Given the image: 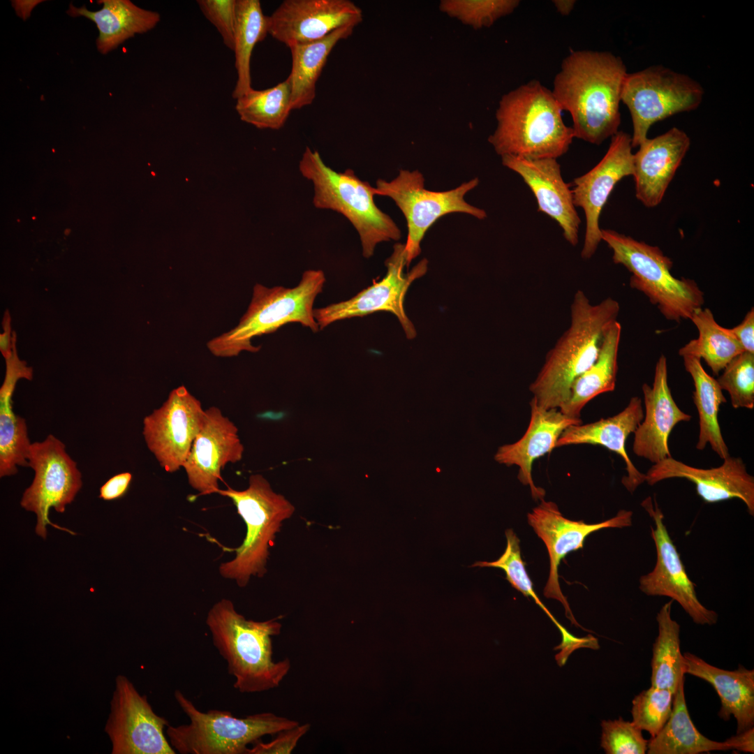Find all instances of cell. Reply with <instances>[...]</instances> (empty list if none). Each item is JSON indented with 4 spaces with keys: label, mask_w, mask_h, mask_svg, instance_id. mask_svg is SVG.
<instances>
[{
    "label": "cell",
    "mask_w": 754,
    "mask_h": 754,
    "mask_svg": "<svg viewBox=\"0 0 754 754\" xmlns=\"http://www.w3.org/2000/svg\"><path fill=\"white\" fill-rule=\"evenodd\" d=\"M627 73L623 60L611 52L575 51L563 59L552 91L570 114L575 138L600 145L618 132Z\"/></svg>",
    "instance_id": "6da1fadb"
},
{
    "label": "cell",
    "mask_w": 754,
    "mask_h": 754,
    "mask_svg": "<svg viewBox=\"0 0 754 754\" xmlns=\"http://www.w3.org/2000/svg\"><path fill=\"white\" fill-rule=\"evenodd\" d=\"M619 310V302L612 297L592 304L582 290L576 292L570 306V325L547 353L529 386L540 407L559 409L565 404L574 381L597 359L604 337L617 320Z\"/></svg>",
    "instance_id": "7a4b0ae2"
},
{
    "label": "cell",
    "mask_w": 754,
    "mask_h": 754,
    "mask_svg": "<svg viewBox=\"0 0 754 754\" xmlns=\"http://www.w3.org/2000/svg\"><path fill=\"white\" fill-rule=\"evenodd\" d=\"M205 623L214 646L235 679L233 687L239 693L275 688L288 674L291 663L288 658L273 660L272 637L280 634L282 627L278 618L246 619L230 600L223 598L210 608Z\"/></svg>",
    "instance_id": "3957f363"
},
{
    "label": "cell",
    "mask_w": 754,
    "mask_h": 754,
    "mask_svg": "<svg viewBox=\"0 0 754 754\" xmlns=\"http://www.w3.org/2000/svg\"><path fill=\"white\" fill-rule=\"evenodd\" d=\"M561 112L552 91L531 80L502 96L497 127L488 140L501 156L556 158L567 152L575 138Z\"/></svg>",
    "instance_id": "277c9868"
},
{
    "label": "cell",
    "mask_w": 754,
    "mask_h": 754,
    "mask_svg": "<svg viewBox=\"0 0 754 754\" xmlns=\"http://www.w3.org/2000/svg\"><path fill=\"white\" fill-rule=\"evenodd\" d=\"M325 282L322 270L309 269L294 288H267L256 283L249 306L237 325L209 340V350L221 357H235L243 351L258 352L260 347L251 343L254 337L274 332L290 323H299L318 332L313 306Z\"/></svg>",
    "instance_id": "5b68a950"
},
{
    "label": "cell",
    "mask_w": 754,
    "mask_h": 754,
    "mask_svg": "<svg viewBox=\"0 0 754 754\" xmlns=\"http://www.w3.org/2000/svg\"><path fill=\"white\" fill-rule=\"evenodd\" d=\"M302 175L313 186V204L318 209L337 212L359 234L362 255L369 258L383 242L397 241L401 231L392 218L376 205V189L351 169L338 172L327 166L318 151L306 147L299 163Z\"/></svg>",
    "instance_id": "8992f818"
},
{
    "label": "cell",
    "mask_w": 754,
    "mask_h": 754,
    "mask_svg": "<svg viewBox=\"0 0 754 754\" xmlns=\"http://www.w3.org/2000/svg\"><path fill=\"white\" fill-rule=\"evenodd\" d=\"M175 699L189 719L188 724L168 725L166 736L180 754H247L249 744L265 735L293 728L299 722L272 712L238 718L229 711H202L181 690Z\"/></svg>",
    "instance_id": "52a82bcc"
},
{
    "label": "cell",
    "mask_w": 754,
    "mask_h": 754,
    "mask_svg": "<svg viewBox=\"0 0 754 754\" xmlns=\"http://www.w3.org/2000/svg\"><path fill=\"white\" fill-rule=\"evenodd\" d=\"M217 493L230 498L243 519L246 533L242 544L237 548L235 557L220 565L219 572L234 579L240 587L246 586L252 576L263 577L276 534L282 523L295 512L293 505L283 495L275 492L262 475L249 477L244 490L230 487Z\"/></svg>",
    "instance_id": "ba28073f"
},
{
    "label": "cell",
    "mask_w": 754,
    "mask_h": 754,
    "mask_svg": "<svg viewBox=\"0 0 754 754\" xmlns=\"http://www.w3.org/2000/svg\"><path fill=\"white\" fill-rule=\"evenodd\" d=\"M601 237L613 251L614 263L632 274L630 287L643 293L667 320L679 323L690 319L702 307L704 293L696 282L673 276L672 261L658 246L613 230L601 229Z\"/></svg>",
    "instance_id": "9c48e42d"
},
{
    "label": "cell",
    "mask_w": 754,
    "mask_h": 754,
    "mask_svg": "<svg viewBox=\"0 0 754 754\" xmlns=\"http://www.w3.org/2000/svg\"><path fill=\"white\" fill-rule=\"evenodd\" d=\"M703 95L704 89L696 80L661 65L627 73L621 101L632 119V147L647 138L654 123L697 108Z\"/></svg>",
    "instance_id": "30bf717a"
},
{
    "label": "cell",
    "mask_w": 754,
    "mask_h": 754,
    "mask_svg": "<svg viewBox=\"0 0 754 754\" xmlns=\"http://www.w3.org/2000/svg\"><path fill=\"white\" fill-rule=\"evenodd\" d=\"M479 183L475 177L446 191L425 188L423 175L417 170H401L390 182L379 179L376 195L392 199L404 215L408 228L405 244L407 267L421 252L420 243L428 229L441 217L454 212L466 213L478 219L487 217L485 210L472 206L465 195Z\"/></svg>",
    "instance_id": "8fae6325"
},
{
    "label": "cell",
    "mask_w": 754,
    "mask_h": 754,
    "mask_svg": "<svg viewBox=\"0 0 754 754\" xmlns=\"http://www.w3.org/2000/svg\"><path fill=\"white\" fill-rule=\"evenodd\" d=\"M28 461L35 476L20 504L36 515V534L45 538L47 525L69 532L50 522L49 511L54 508L64 512L80 489L82 475L76 462L66 452L65 445L51 434L43 441L31 444Z\"/></svg>",
    "instance_id": "7c38bea8"
},
{
    "label": "cell",
    "mask_w": 754,
    "mask_h": 754,
    "mask_svg": "<svg viewBox=\"0 0 754 754\" xmlns=\"http://www.w3.org/2000/svg\"><path fill=\"white\" fill-rule=\"evenodd\" d=\"M385 265L387 272L380 281L374 280L371 286L350 300L315 309L313 315L319 330L337 320L387 311L397 316L407 339H414L416 330L406 314L404 298L411 283L426 274L428 261L426 258L421 260L405 273L404 268L407 267L405 244L397 243Z\"/></svg>",
    "instance_id": "4fadbf2b"
},
{
    "label": "cell",
    "mask_w": 754,
    "mask_h": 754,
    "mask_svg": "<svg viewBox=\"0 0 754 754\" xmlns=\"http://www.w3.org/2000/svg\"><path fill=\"white\" fill-rule=\"evenodd\" d=\"M168 720L153 710L125 676L118 675L105 732L112 754H175L165 736Z\"/></svg>",
    "instance_id": "5bb4252c"
},
{
    "label": "cell",
    "mask_w": 754,
    "mask_h": 754,
    "mask_svg": "<svg viewBox=\"0 0 754 754\" xmlns=\"http://www.w3.org/2000/svg\"><path fill=\"white\" fill-rule=\"evenodd\" d=\"M205 417L200 401L181 385L144 418L147 446L165 471L173 473L184 466Z\"/></svg>",
    "instance_id": "9a60e30c"
},
{
    "label": "cell",
    "mask_w": 754,
    "mask_h": 754,
    "mask_svg": "<svg viewBox=\"0 0 754 754\" xmlns=\"http://www.w3.org/2000/svg\"><path fill=\"white\" fill-rule=\"evenodd\" d=\"M641 505L655 524V528L651 527V535L656 547V561L652 571L640 577V591L647 596H667L677 601L697 624L716 623L718 614L704 607L697 596L695 584L690 579L669 535L656 498L653 502L651 496L647 497Z\"/></svg>",
    "instance_id": "2e32d148"
},
{
    "label": "cell",
    "mask_w": 754,
    "mask_h": 754,
    "mask_svg": "<svg viewBox=\"0 0 754 754\" xmlns=\"http://www.w3.org/2000/svg\"><path fill=\"white\" fill-rule=\"evenodd\" d=\"M632 516V511L621 510L609 519L596 524H586L583 520L572 521L564 517L555 503L546 501L544 498L528 514V524L545 542L549 556V574L544 595L546 598L556 599L562 603L566 616L572 624L582 628L575 620L560 588L558 567L561 560L568 553L583 548L586 538L593 532L603 528L630 526Z\"/></svg>",
    "instance_id": "e0dca14e"
},
{
    "label": "cell",
    "mask_w": 754,
    "mask_h": 754,
    "mask_svg": "<svg viewBox=\"0 0 754 754\" xmlns=\"http://www.w3.org/2000/svg\"><path fill=\"white\" fill-rule=\"evenodd\" d=\"M631 136L618 131L611 138L608 150L600 161L584 175L575 178L572 189L575 207L583 209L586 230L581 256L589 259L602 241L599 219L615 185L633 175Z\"/></svg>",
    "instance_id": "ac0fdd59"
},
{
    "label": "cell",
    "mask_w": 754,
    "mask_h": 754,
    "mask_svg": "<svg viewBox=\"0 0 754 754\" xmlns=\"http://www.w3.org/2000/svg\"><path fill=\"white\" fill-rule=\"evenodd\" d=\"M269 34L288 47L356 27L362 11L348 0H286L268 16Z\"/></svg>",
    "instance_id": "d6986e66"
},
{
    "label": "cell",
    "mask_w": 754,
    "mask_h": 754,
    "mask_svg": "<svg viewBox=\"0 0 754 754\" xmlns=\"http://www.w3.org/2000/svg\"><path fill=\"white\" fill-rule=\"evenodd\" d=\"M205 421L183 466L188 482L200 495L217 493L221 471L244 453L238 429L217 407L205 410Z\"/></svg>",
    "instance_id": "ffe728a7"
},
{
    "label": "cell",
    "mask_w": 754,
    "mask_h": 754,
    "mask_svg": "<svg viewBox=\"0 0 754 754\" xmlns=\"http://www.w3.org/2000/svg\"><path fill=\"white\" fill-rule=\"evenodd\" d=\"M684 478L695 485L698 496L707 503L737 498L754 515V478L740 457L728 456L716 468H699L672 457L654 464L645 474V481L653 485L670 478Z\"/></svg>",
    "instance_id": "44dd1931"
},
{
    "label": "cell",
    "mask_w": 754,
    "mask_h": 754,
    "mask_svg": "<svg viewBox=\"0 0 754 754\" xmlns=\"http://www.w3.org/2000/svg\"><path fill=\"white\" fill-rule=\"evenodd\" d=\"M504 166L518 173L534 194L538 211L555 220L564 238L572 246L578 244L580 219L573 202L572 190L562 177L556 158H527L513 155L501 156Z\"/></svg>",
    "instance_id": "7402d4cb"
},
{
    "label": "cell",
    "mask_w": 754,
    "mask_h": 754,
    "mask_svg": "<svg viewBox=\"0 0 754 754\" xmlns=\"http://www.w3.org/2000/svg\"><path fill=\"white\" fill-rule=\"evenodd\" d=\"M642 392L645 413L634 432L633 450L654 464L671 457V431L679 422H688L692 417L679 408L672 396L664 355L656 362L652 385L644 383Z\"/></svg>",
    "instance_id": "603a6c76"
},
{
    "label": "cell",
    "mask_w": 754,
    "mask_h": 754,
    "mask_svg": "<svg viewBox=\"0 0 754 754\" xmlns=\"http://www.w3.org/2000/svg\"><path fill=\"white\" fill-rule=\"evenodd\" d=\"M690 140L673 127L653 138H646L633 154V177L637 198L648 207L657 206L689 149Z\"/></svg>",
    "instance_id": "cb8c5ba5"
},
{
    "label": "cell",
    "mask_w": 754,
    "mask_h": 754,
    "mask_svg": "<svg viewBox=\"0 0 754 754\" xmlns=\"http://www.w3.org/2000/svg\"><path fill=\"white\" fill-rule=\"evenodd\" d=\"M530 407V422L525 434L517 442L500 447L494 458L500 464L517 465L519 480L530 487L533 499L542 500L545 491L533 483V463L556 448L557 441L566 429L582 424V420L569 417L556 408H541L533 398Z\"/></svg>",
    "instance_id": "d4e9b609"
},
{
    "label": "cell",
    "mask_w": 754,
    "mask_h": 754,
    "mask_svg": "<svg viewBox=\"0 0 754 754\" xmlns=\"http://www.w3.org/2000/svg\"><path fill=\"white\" fill-rule=\"evenodd\" d=\"M644 417L642 399L633 397L627 406L618 414L586 424L571 425L559 438L556 447L592 444L605 447L618 454L624 461L627 475L622 478L625 487L633 493L644 482L645 474L633 464L626 450V441L634 433Z\"/></svg>",
    "instance_id": "484cf974"
},
{
    "label": "cell",
    "mask_w": 754,
    "mask_h": 754,
    "mask_svg": "<svg viewBox=\"0 0 754 754\" xmlns=\"http://www.w3.org/2000/svg\"><path fill=\"white\" fill-rule=\"evenodd\" d=\"M683 671L709 683L718 693L721 703L718 712L725 720L733 716L737 733L754 725V670L739 665L735 670H726L704 661L689 652L682 653Z\"/></svg>",
    "instance_id": "4316f807"
},
{
    "label": "cell",
    "mask_w": 754,
    "mask_h": 754,
    "mask_svg": "<svg viewBox=\"0 0 754 754\" xmlns=\"http://www.w3.org/2000/svg\"><path fill=\"white\" fill-rule=\"evenodd\" d=\"M6 370L0 389V477L17 473V466H29V441L26 421L13 409L12 396L20 378L32 379V369L17 357L15 341L6 358Z\"/></svg>",
    "instance_id": "83f0119b"
},
{
    "label": "cell",
    "mask_w": 754,
    "mask_h": 754,
    "mask_svg": "<svg viewBox=\"0 0 754 754\" xmlns=\"http://www.w3.org/2000/svg\"><path fill=\"white\" fill-rule=\"evenodd\" d=\"M103 7L90 11L85 6L70 4L67 11L71 16H84L93 21L99 31L96 40L98 50L106 54L135 34L145 33L156 27L161 17L157 12L137 6L128 0L98 1Z\"/></svg>",
    "instance_id": "f1b7e54d"
},
{
    "label": "cell",
    "mask_w": 754,
    "mask_h": 754,
    "mask_svg": "<svg viewBox=\"0 0 754 754\" xmlns=\"http://www.w3.org/2000/svg\"><path fill=\"white\" fill-rule=\"evenodd\" d=\"M734 750L729 739L713 741L701 734L689 715L684 694V677L679 681L674 695L670 717L653 737L648 741L649 754H697L713 751Z\"/></svg>",
    "instance_id": "f546056e"
},
{
    "label": "cell",
    "mask_w": 754,
    "mask_h": 754,
    "mask_svg": "<svg viewBox=\"0 0 754 754\" xmlns=\"http://www.w3.org/2000/svg\"><path fill=\"white\" fill-rule=\"evenodd\" d=\"M621 325L616 320L606 332L596 361L573 383L570 396L559 408L563 414L579 418L584 406L598 395L615 389Z\"/></svg>",
    "instance_id": "4dcf8cb0"
},
{
    "label": "cell",
    "mask_w": 754,
    "mask_h": 754,
    "mask_svg": "<svg viewBox=\"0 0 754 754\" xmlns=\"http://www.w3.org/2000/svg\"><path fill=\"white\" fill-rule=\"evenodd\" d=\"M354 28L343 27L320 39L289 47L292 54V70L288 77L291 82L293 110L313 103L316 82L331 51L339 40L350 36Z\"/></svg>",
    "instance_id": "1f68e13d"
},
{
    "label": "cell",
    "mask_w": 754,
    "mask_h": 754,
    "mask_svg": "<svg viewBox=\"0 0 754 754\" xmlns=\"http://www.w3.org/2000/svg\"><path fill=\"white\" fill-rule=\"evenodd\" d=\"M682 357L685 369L691 376L695 387L693 401L698 412L700 427L696 448L702 450L709 444L720 458L724 459L730 454L718 422L720 406L727 401L723 390L717 380L706 372L700 359L690 355Z\"/></svg>",
    "instance_id": "d6a6232c"
},
{
    "label": "cell",
    "mask_w": 754,
    "mask_h": 754,
    "mask_svg": "<svg viewBox=\"0 0 754 754\" xmlns=\"http://www.w3.org/2000/svg\"><path fill=\"white\" fill-rule=\"evenodd\" d=\"M269 34L268 16L258 0H237L235 32V66L237 79L232 98L237 99L251 87V58L256 45Z\"/></svg>",
    "instance_id": "836d02e7"
},
{
    "label": "cell",
    "mask_w": 754,
    "mask_h": 754,
    "mask_svg": "<svg viewBox=\"0 0 754 754\" xmlns=\"http://www.w3.org/2000/svg\"><path fill=\"white\" fill-rule=\"evenodd\" d=\"M690 320L697 328L699 337L679 350L681 357L702 358L714 374L718 375L734 357L744 351L730 330L717 323L709 309L697 308Z\"/></svg>",
    "instance_id": "e575fe53"
},
{
    "label": "cell",
    "mask_w": 754,
    "mask_h": 754,
    "mask_svg": "<svg viewBox=\"0 0 754 754\" xmlns=\"http://www.w3.org/2000/svg\"><path fill=\"white\" fill-rule=\"evenodd\" d=\"M672 602L665 603L656 615L658 634L653 644L651 683L653 687L675 693L685 674L680 649V626L671 617Z\"/></svg>",
    "instance_id": "d590c367"
},
{
    "label": "cell",
    "mask_w": 754,
    "mask_h": 754,
    "mask_svg": "<svg viewBox=\"0 0 754 754\" xmlns=\"http://www.w3.org/2000/svg\"><path fill=\"white\" fill-rule=\"evenodd\" d=\"M236 101L235 110L242 121L261 129H279L293 110L290 80L288 77L264 90L252 88Z\"/></svg>",
    "instance_id": "8d00e7d4"
},
{
    "label": "cell",
    "mask_w": 754,
    "mask_h": 754,
    "mask_svg": "<svg viewBox=\"0 0 754 754\" xmlns=\"http://www.w3.org/2000/svg\"><path fill=\"white\" fill-rule=\"evenodd\" d=\"M505 537L507 539L505 550L497 560L492 562L477 561L471 566L491 567L503 570L505 572V579L511 586L524 596H530L533 599L558 628L562 637L568 636L570 633L557 621L535 592L533 582L521 556L519 538L512 529L505 531Z\"/></svg>",
    "instance_id": "74e56055"
},
{
    "label": "cell",
    "mask_w": 754,
    "mask_h": 754,
    "mask_svg": "<svg viewBox=\"0 0 754 754\" xmlns=\"http://www.w3.org/2000/svg\"><path fill=\"white\" fill-rule=\"evenodd\" d=\"M519 4L517 0H443L439 8L478 29L490 27L500 17L512 13Z\"/></svg>",
    "instance_id": "f35d334b"
},
{
    "label": "cell",
    "mask_w": 754,
    "mask_h": 754,
    "mask_svg": "<svg viewBox=\"0 0 754 754\" xmlns=\"http://www.w3.org/2000/svg\"><path fill=\"white\" fill-rule=\"evenodd\" d=\"M674 695L668 689L651 686L642 690L632 701V722L655 737L670 717Z\"/></svg>",
    "instance_id": "ab89813d"
},
{
    "label": "cell",
    "mask_w": 754,
    "mask_h": 754,
    "mask_svg": "<svg viewBox=\"0 0 754 754\" xmlns=\"http://www.w3.org/2000/svg\"><path fill=\"white\" fill-rule=\"evenodd\" d=\"M716 380L728 392L733 408L754 407V353L744 351L734 357Z\"/></svg>",
    "instance_id": "60d3db41"
},
{
    "label": "cell",
    "mask_w": 754,
    "mask_h": 754,
    "mask_svg": "<svg viewBox=\"0 0 754 754\" xmlns=\"http://www.w3.org/2000/svg\"><path fill=\"white\" fill-rule=\"evenodd\" d=\"M600 746L607 754H644L648 749L646 740L633 722L616 720L601 722Z\"/></svg>",
    "instance_id": "b9f144b4"
},
{
    "label": "cell",
    "mask_w": 754,
    "mask_h": 754,
    "mask_svg": "<svg viewBox=\"0 0 754 754\" xmlns=\"http://www.w3.org/2000/svg\"><path fill=\"white\" fill-rule=\"evenodd\" d=\"M205 17L216 28L225 45L233 51L237 0L197 1Z\"/></svg>",
    "instance_id": "7bdbcfd3"
},
{
    "label": "cell",
    "mask_w": 754,
    "mask_h": 754,
    "mask_svg": "<svg viewBox=\"0 0 754 754\" xmlns=\"http://www.w3.org/2000/svg\"><path fill=\"white\" fill-rule=\"evenodd\" d=\"M309 723L297 726L277 733L269 742L258 740L249 748L247 754H289L296 747L300 739L310 730Z\"/></svg>",
    "instance_id": "ee69618b"
},
{
    "label": "cell",
    "mask_w": 754,
    "mask_h": 754,
    "mask_svg": "<svg viewBox=\"0 0 754 754\" xmlns=\"http://www.w3.org/2000/svg\"><path fill=\"white\" fill-rule=\"evenodd\" d=\"M132 480V474L121 473L110 478L100 489L99 498L112 501L122 497L127 491Z\"/></svg>",
    "instance_id": "f6af8a7d"
},
{
    "label": "cell",
    "mask_w": 754,
    "mask_h": 754,
    "mask_svg": "<svg viewBox=\"0 0 754 754\" xmlns=\"http://www.w3.org/2000/svg\"><path fill=\"white\" fill-rule=\"evenodd\" d=\"M744 351L754 353V308L746 313L740 324L729 329Z\"/></svg>",
    "instance_id": "bcb514c9"
},
{
    "label": "cell",
    "mask_w": 754,
    "mask_h": 754,
    "mask_svg": "<svg viewBox=\"0 0 754 754\" xmlns=\"http://www.w3.org/2000/svg\"><path fill=\"white\" fill-rule=\"evenodd\" d=\"M3 327L4 331L0 335V350L6 359L12 355L15 340V335L11 336L10 318L8 312L5 313Z\"/></svg>",
    "instance_id": "7dc6e473"
},
{
    "label": "cell",
    "mask_w": 754,
    "mask_h": 754,
    "mask_svg": "<svg viewBox=\"0 0 754 754\" xmlns=\"http://www.w3.org/2000/svg\"><path fill=\"white\" fill-rule=\"evenodd\" d=\"M734 750L746 753H754V728L753 727L731 737Z\"/></svg>",
    "instance_id": "c3c4849f"
},
{
    "label": "cell",
    "mask_w": 754,
    "mask_h": 754,
    "mask_svg": "<svg viewBox=\"0 0 754 754\" xmlns=\"http://www.w3.org/2000/svg\"><path fill=\"white\" fill-rule=\"evenodd\" d=\"M557 10L563 15L570 14L572 10L575 1L572 0H556L553 1Z\"/></svg>",
    "instance_id": "681fc988"
}]
</instances>
